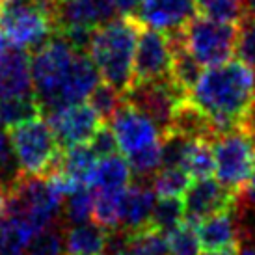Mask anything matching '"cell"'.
<instances>
[{
	"mask_svg": "<svg viewBox=\"0 0 255 255\" xmlns=\"http://www.w3.org/2000/svg\"><path fill=\"white\" fill-rule=\"evenodd\" d=\"M188 99L211 118L218 138L241 127L255 103V69L241 60L213 65L203 71Z\"/></svg>",
	"mask_w": 255,
	"mask_h": 255,
	"instance_id": "cell-1",
	"label": "cell"
},
{
	"mask_svg": "<svg viewBox=\"0 0 255 255\" xmlns=\"http://www.w3.org/2000/svg\"><path fill=\"white\" fill-rule=\"evenodd\" d=\"M142 22L136 17H116L93 32L90 56L105 82L123 95L134 82V54Z\"/></svg>",
	"mask_w": 255,
	"mask_h": 255,
	"instance_id": "cell-2",
	"label": "cell"
},
{
	"mask_svg": "<svg viewBox=\"0 0 255 255\" xmlns=\"http://www.w3.org/2000/svg\"><path fill=\"white\" fill-rule=\"evenodd\" d=\"M77 52L78 50L67 39L54 36L41 49H37L32 58L34 93L47 114L62 108V93Z\"/></svg>",
	"mask_w": 255,
	"mask_h": 255,
	"instance_id": "cell-3",
	"label": "cell"
},
{
	"mask_svg": "<svg viewBox=\"0 0 255 255\" xmlns=\"http://www.w3.org/2000/svg\"><path fill=\"white\" fill-rule=\"evenodd\" d=\"M0 30L13 49L37 50L56 36L54 0L6 4L0 11Z\"/></svg>",
	"mask_w": 255,
	"mask_h": 255,
	"instance_id": "cell-4",
	"label": "cell"
},
{
	"mask_svg": "<svg viewBox=\"0 0 255 255\" xmlns=\"http://www.w3.org/2000/svg\"><path fill=\"white\" fill-rule=\"evenodd\" d=\"M9 140L21 175L43 177L58 168L62 149L47 120L36 118L13 127L9 132Z\"/></svg>",
	"mask_w": 255,
	"mask_h": 255,
	"instance_id": "cell-5",
	"label": "cell"
},
{
	"mask_svg": "<svg viewBox=\"0 0 255 255\" xmlns=\"http://www.w3.org/2000/svg\"><path fill=\"white\" fill-rule=\"evenodd\" d=\"M64 209V198L54 190V186L45 175L30 177L21 175L9 184V213L19 214L36 231L56 224Z\"/></svg>",
	"mask_w": 255,
	"mask_h": 255,
	"instance_id": "cell-6",
	"label": "cell"
},
{
	"mask_svg": "<svg viewBox=\"0 0 255 255\" xmlns=\"http://www.w3.org/2000/svg\"><path fill=\"white\" fill-rule=\"evenodd\" d=\"M181 37L199 64L213 67L229 62L235 54L237 22L216 21L198 13L181 30Z\"/></svg>",
	"mask_w": 255,
	"mask_h": 255,
	"instance_id": "cell-7",
	"label": "cell"
},
{
	"mask_svg": "<svg viewBox=\"0 0 255 255\" xmlns=\"http://www.w3.org/2000/svg\"><path fill=\"white\" fill-rule=\"evenodd\" d=\"M216 177L235 192L248 186L255 170V138L237 127L213 140Z\"/></svg>",
	"mask_w": 255,
	"mask_h": 255,
	"instance_id": "cell-8",
	"label": "cell"
},
{
	"mask_svg": "<svg viewBox=\"0 0 255 255\" xmlns=\"http://www.w3.org/2000/svg\"><path fill=\"white\" fill-rule=\"evenodd\" d=\"M184 97L188 95L181 92L171 82V78L153 80V82H134L125 93V101L128 105H132L147 118H151L162 132L171 128L175 110Z\"/></svg>",
	"mask_w": 255,
	"mask_h": 255,
	"instance_id": "cell-9",
	"label": "cell"
},
{
	"mask_svg": "<svg viewBox=\"0 0 255 255\" xmlns=\"http://www.w3.org/2000/svg\"><path fill=\"white\" fill-rule=\"evenodd\" d=\"M171 58L173 47L170 34L142 24L134 54V82H153L170 78Z\"/></svg>",
	"mask_w": 255,
	"mask_h": 255,
	"instance_id": "cell-10",
	"label": "cell"
},
{
	"mask_svg": "<svg viewBox=\"0 0 255 255\" xmlns=\"http://www.w3.org/2000/svg\"><path fill=\"white\" fill-rule=\"evenodd\" d=\"M110 127L118 140L120 153L125 156L160 142L162 138V130L156 127L155 121L132 105H128L127 101L112 116Z\"/></svg>",
	"mask_w": 255,
	"mask_h": 255,
	"instance_id": "cell-11",
	"label": "cell"
},
{
	"mask_svg": "<svg viewBox=\"0 0 255 255\" xmlns=\"http://www.w3.org/2000/svg\"><path fill=\"white\" fill-rule=\"evenodd\" d=\"M49 125L56 134L62 147H71L80 143H90L93 134L105 123L101 116L88 103H75L64 108H58L49 114Z\"/></svg>",
	"mask_w": 255,
	"mask_h": 255,
	"instance_id": "cell-12",
	"label": "cell"
},
{
	"mask_svg": "<svg viewBox=\"0 0 255 255\" xmlns=\"http://www.w3.org/2000/svg\"><path fill=\"white\" fill-rule=\"evenodd\" d=\"M237 196L239 192L227 188L218 179H196L184 192V220L198 226L201 220L229 209Z\"/></svg>",
	"mask_w": 255,
	"mask_h": 255,
	"instance_id": "cell-13",
	"label": "cell"
},
{
	"mask_svg": "<svg viewBox=\"0 0 255 255\" xmlns=\"http://www.w3.org/2000/svg\"><path fill=\"white\" fill-rule=\"evenodd\" d=\"M116 15L114 0H54L56 34L65 28L97 30Z\"/></svg>",
	"mask_w": 255,
	"mask_h": 255,
	"instance_id": "cell-14",
	"label": "cell"
},
{
	"mask_svg": "<svg viewBox=\"0 0 255 255\" xmlns=\"http://www.w3.org/2000/svg\"><path fill=\"white\" fill-rule=\"evenodd\" d=\"M198 15V0H142L136 19L149 28L173 34Z\"/></svg>",
	"mask_w": 255,
	"mask_h": 255,
	"instance_id": "cell-15",
	"label": "cell"
},
{
	"mask_svg": "<svg viewBox=\"0 0 255 255\" xmlns=\"http://www.w3.org/2000/svg\"><path fill=\"white\" fill-rule=\"evenodd\" d=\"M156 203V192L153 184L140 179L130 184L121 196L120 227L128 233H138L151 226V216Z\"/></svg>",
	"mask_w": 255,
	"mask_h": 255,
	"instance_id": "cell-16",
	"label": "cell"
},
{
	"mask_svg": "<svg viewBox=\"0 0 255 255\" xmlns=\"http://www.w3.org/2000/svg\"><path fill=\"white\" fill-rule=\"evenodd\" d=\"M235 205V203H233ZM213 214L201 220L198 226V235L201 241V248L207 252H237L241 246V226L235 213V207Z\"/></svg>",
	"mask_w": 255,
	"mask_h": 255,
	"instance_id": "cell-17",
	"label": "cell"
},
{
	"mask_svg": "<svg viewBox=\"0 0 255 255\" xmlns=\"http://www.w3.org/2000/svg\"><path fill=\"white\" fill-rule=\"evenodd\" d=\"M32 60L21 49L7 50L0 58V99L32 95Z\"/></svg>",
	"mask_w": 255,
	"mask_h": 255,
	"instance_id": "cell-18",
	"label": "cell"
},
{
	"mask_svg": "<svg viewBox=\"0 0 255 255\" xmlns=\"http://www.w3.org/2000/svg\"><path fill=\"white\" fill-rule=\"evenodd\" d=\"M130 177H132V170L125 156L120 153L103 156L97 160V166L93 171L92 188L95 192L121 194L130 186Z\"/></svg>",
	"mask_w": 255,
	"mask_h": 255,
	"instance_id": "cell-19",
	"label": "cell"
},
{
	"mask_svg": "<svg viewBox=\"0 0 255 255\" xmlns=\"http://www.w3.org/2000/svg\"><path fill=\"white\" fill-rule=\"evenodd\" d=\"M108 229L84 222L65 229V255H105Z\"/></svg>",
	"mask_w": 255,
	"mask_h": 255,
	"instance_id": "cell-20",
	"label": "cell"
},
{
	"mask_svg": "<svg viewBox=\"0 0 255 255\" xmlns=\"http://www.w3.org/2000/svg\"><path fill=\"white\" fill-rule=\"evenodd\" d=\"M36 233L26 220L6 211L0 216V255H26Z\"/></svg>",
	"mask_w": 255,
	"mask_h": 255,
	"instance_id": "cell-21",
	"label": "cell"
},
{
	"mask_svg": "<svg viewBox=\"0 0 255 255\" xmlns=\"http://www.w3.org/2000/svg\"><path fill=\"white\" fill-rule=\"evenodd\" d=\"M97 160L99 158L88 143L71 145V147H65V151H62V158H60L56 170L65 173L78 186H92V177Z\"/></svg>",
	"mask_w": 255,
	"mask_h": 255,
	"instance_id": "cell-22",
	"label": "cell"
},
{
	"mask_svg": "<svg viewBox=\"0 0 255 255\" xmlns=\"http://www.w3.org/2000/svg\"><path fill=\"white\" fill-rule=\"evenodd\" d=\"M41 112L43 108L36 93L0 99V125L4 128L19 127L22 123L41 118Z\"/></svg>",
	"mask_w": 255,
	"mask_h": 255,
	"instance_id": "cell-23",
	"label": "cell"
},
{
	"mask_svg": "<svg viewBox=\"0 0 255 255\" xmlns=\"http://www.w3.org/2000/svg\"><path fill=\"white\" fill-rule=\"evenodd\" d=\"M196 142L198 140H194L179 130H173V128L162 132V138H160L162 168H184Z\"/></svg>",
	"mask_w": 255,
	"mask_h": 255,
	"instance_id": "cell-24",
	"label": "cell"
},
{
	"mask_svg": "<svg viewBox=\"0 0 255 255\" xmlns=\"http://www.w3.org/2000/svg\"><path fill=\"white\" fill-rule=\"evenodd\" d=\"M93 203H95V192L92 186H77L75 190L65 196L62 214L67 224H84L93 216Z\"/></svg>",
	"mask_w": 255,
	"mask_h": 255,
	"instance_id": "cell-25",
	"label": "cell"
},
{
	"mask_svg": "<svg viewBox=\"0 0 255 255\" xmlns=\"http://www.w3.org/2000/svg\"><path fill=\"white\" fill-rule=\"evenodd\" d=\"M184 222V201L181 198H160L156 199L153 216H151V229L158 233L168 235L179 224Z\"/></svg>",
	"mask_w": 255,
	"mask_h": 255,
	"instance_id": "cell-26",
	"label": "cell"
},
{
	"mask_svg": "<svg viewBox=\"0 0 255 255\" xmlns=\"http://www.w3.org/2000/svg\"><path fill=\"white\" fill-rule=\"evenodd\" d=\"M190 173L184 168H162L151 177V184L160 198H181L190 186Z\"/></svg>",
	"mask_w": 255,
	"mask_h": 255,
	"instance_id": "cell-27",
	"label": "cell"
},
{
	"mask_svg": "<svg viewBox=\"0 0 255 255\" xmlns=\"http://www.w3.org/2000/svg\"><path fill=\"white\" fill-rule=\"evenodd\" d=\"M166 244L170 255H199L201 241H199L198 227L192 222L184 220L175 229L166 235Z\"/></svg>",
	"mask_w": 255,
	"mask_h": 255,
	"instance_id": "cell-28",
	"label": "cell"
},
{
	"mask_svg": "<svg viewBox=\"0 0 255 255\" xmlns=\"http://www.w3.org/2000/svg\"><path fill=\"white\" fill-rule=\"evenodd\" d=\"M198 13L209 19L239 22L248 13L246 0H198Z\"/></svg>",
	"mask_w": 255,
	"mask_h": 255,
	"instance_id": "cell-29",
	"label": "cell"
},
{
	"mask_svg": "<svg viewBox=\"0 0 255 255\" xmlns=\"http://www.w3.org/2000/svg\"><path fill=\"white\" fill-rule=\"evenodd\" d=\"M26 255H65V227L52 224L37 231Z\"/></svg>",
	"mask_w": 255,
	"mask_h": 255,
	"instance_id": "cell-30",
	"label": "cell"
},
{
	"mask_svg": "<svg viewBox=\"0 0 255 255\" xmlns=\"http://www.w3.org/2000/svg\"><path fill=\"white\" fill-rule=\"evenodd\" d=\"M123 255H170V252L164 235L147 227L143 231L130 235V241Z\"/></svg>",
	"mask_w": 255,
	"mask_h": 255,
	"instance_id": "cell-31",
	"label": "cell"
},
{
	"mask_svg": "<svg viewBox=\"0 0 255 255\" xmlns=\"http://www.w3.org/2000/svg\"><path fill=\"white\" fill-rule=\"evenodd\" d=\"M88 103L92 105V108L101 116L103 121H110L112 116L121 108V105L125 103V95L118 92L114 86L108 82H99L97 88L92 92V95L88 97Z\"/></svg>",
	"mask_w": 255,
	"mask_h": 255,
	"instance_id": "cell-32",
	"label": "cell"
},
{
	"mask_svg": "<svg viewBox=\"0 0 255 255\" xmlns=\"http://www.w3.org/2000/svg\"><path fill=\"white\" fill-rule=\"evenodd\" d=\"M184 170L190 173V177L196 179H207L213 173H216V160H214L213 142L209 140H198L194 149H192L188 162L184 166Z\"/></svg>",
	"mask_w": 255,
	"mask_h": 255,
	"instance_id": "cell-33",
	"label": "cell"
},
{
	"mask_svg": "<svg viewBox=\"0 0 255 255\" xmlns=\"http://www.w3.org/2000/svg\"><path fill=\"white\" fill-rule=\"evenodd\" d=\"M235 54L241 62L255 69V13L248 11L237 22V45Z\"/></svg>",
	"mask_w": 255,
	"mask_h": 255,
	"instance_id": "cell-34",
	"label": "cell"
},
{
	"mask_svg": "<svg viewBox=\"0 0 255 255\" xmlns=\"http://www.w3.org/2000/svg\"><path fill=\"white\" fill-rule=\"evenodd\" d=\"M128 166L134 175L140 179L147 181L149 177H153L156 171L162 168V149H160V142L153 143L145 149H140L132 155L127 156Z\"/></svg>",
	"mask_w": 255,
	"mask_h": 255,
	"instance_id": "cell-35",
	"label": "cell"
},
{
	"mask_svg": "<svg viewBox=\"0 0 255 255\" xmlns=\"http://www.w3.org/2000/svg\"><path fill=\"white\" fill-rule=\"evenodd\" d=\"M95 192V190H93ZM121 194H107V192H95V203H93V220L99 226L114 229L120 227V207Z\"/></svg>",
	"mask_w": 255,
	"mask_h": 255,
	"instance_id": "cell-36",
	"label": "cell"
},
{
	"mask_svg": "<svg viewBox=\"0 0 255 255\" xmlns=\"http://www.w3.org/2000/svg\"><path fill=\"white\" fill-rule=\"evenodd\" d=\"M19 177V168L15 162L13 147L6 128L0 125V181L11 184Z\"/></svg>",
	"mask_w": 255,
	"mask_h": 255,
	"instance_id": "cell-37",
	"label": "cell"
},
{
	"mask_svg": "<svg viewBox=\"0 0 255 255\" xmlns=\"http://www.w3.org/2000/svg\"><path fill=\"white\" fill-rule=\"evenodd\" d=\"M88 145H90L93 153L97 155V158L120 153V145H118V140H116V136H114L112 127H108L105 123H103L99 127V130L93 134V138L90 140Z\"/></svg>",
	"mask_w": 255,
	"mask_h": 255,
	"instance_id": "cell-38",
	"label": "cell"
},
{
	"mask_svg": "<svg viewBox=\"0 0 255 255\" xmlns=\"http://www.w3.org/2000/svg\"><path fill=\"white\" fill-rule=\"evenodd\" d=\"M142 0H114V6L121 17H136Z\"/></svg>",
	"mask_w": 255,
	"mask_h": 255,
	"instance_id": "cell-39",
	"label": "cell"
},
{
	"mask_svg": "<svg viewBox=\"0 0 255 255\" xmlns=\"http://www.w3.org/2000/svg\"><path fill=\"white\" fill-rule=\"evenodd\" d=\"M241 127L248 132L250 136L255 138V103L252 105V108L248 110V114L244 116V120L241 121Z\"/></svg>",
	"mask_w": 255,
	"mask_h": 255,
	"instance_id": "cell-40",
	"label": "cell"
},
{
	"mask_svg": "<svg viewBox=\"0 0 255 255\" xmlns=\"http://www.w3.org/2000/svg\"><path fill=\"white\" fill-rule=\"evenodd\" d=\"M7 199H9V184L0 181V216L6 213Z\"/></svg>",
	"mask_w": 255,
	"mask_h": 255,
	"instance_id": "cell-41",
	"label": "cell"
},
{
	"mask_svg": "<svg viewBox=\"0 0 255 255\" xmlns=\"http://www.w3.org/2000/svg\"><path fill=\"white\" fill-rule=\"evenodd\" d=\"M237 252L239 255H255V241H242Z\"/></svg>",
	"mask_w": 255,
	"mask_h": 255,
	"instance_id": "cell-42",
	"label": "cell"
},
{
	"mask_svg": "<svg viewBox=\"0 0 255 255\" xmlns=\"http://www.w3.org/2000/svg\"><path fill=\"white\" fill-rule=\"evenodd\" d=\"M242 196L255 203V170H254V175H252V179H250L248 186L242 190Z\"/></svg>",
	"mask_w": 255,
	"mask_h": 255,
	"instance_id": "cell-43",
	"label": "cell"
},
{
	"mask_svg": "<svg viewBox=\"0 0 255 255\" xmlns=\"http://www.w3.org/2000/svg\"><path fill=\"white\" fill-rule=\"evenodd\" d=\"M9 47H11V43H9V39H7L6 34H4L2 30H0V58L4 56L7 50H11Z\"/></svg>",
	"mask_w": 255,
	"mask_h": 255,
	"instance_id": "cell-44",
	"label": "cell"
},
{
	"mask_svg": "<svg viewBox=\"0 0 255 255\" xmlns=\"http://www.w3.org/2000/svg\"><path fill=\"white\" fill-rule=\"evenodd\" d=\"M205 255H235V252H207Z\"/></svg>",
	"mask_w": 255,
	"mask_h": 255,
	"instance_id": "cell-45",
	"label": "cell"
},
{
	"mask_svg": "<svg viewBox=\"0 0 255 255\" xmlns=\"http://www.w3.org/2000/svg\"><path fill=\"white\" fill-rule=\"evenodd\" d=\"M246 6H248V11L255 13V0H246Z\"/></svg>",
	"mask_w": 255,
	"mask_h": 255,
	"instance_id": "cell-46",
	"label": "cell"
},
{
	"mask_svg": "<svg viewBox=\"0 0 255 255\" xmlns=\"http://www.w3.org/2000/svg\"><path fill=\"white\" fill-rule=\"evenodd\" d=\"M6 4H21V2H32V0H4Z\"/></svg>",
	"mask_w": 255,
	"mask_h": 255,
	"instance_id": "cell-47",
	"label": "cell"
},
{
	"mask_svg": "<svg viewBox=\"0 0 255 255\" xmlns=\"http://www.w3.org/2000/svg\"><path fill=\"white\" fill-rule=\"evenodd\" d=\"M4 6H6V2H4V0H0V11L4 9Z\"/></svg>",
	"mask_w": 255,
	"mask_h": 255,
	"instance_id": "cell-48",
	"label": "cell"
}]
</instances>
